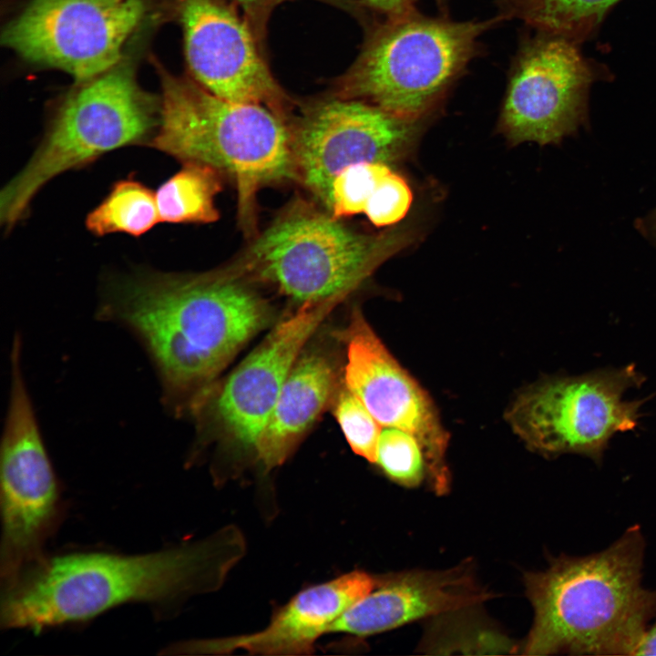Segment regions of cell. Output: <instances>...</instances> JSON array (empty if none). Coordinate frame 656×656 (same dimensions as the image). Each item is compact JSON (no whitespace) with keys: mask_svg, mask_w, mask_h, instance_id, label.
Returning a JSON list of instances; mask_svg holds the SVG:
<instances>
[{"mask_svg":"<svg viewBox=\"0 0 656 656\" xmlns=\"http://www.w3.org/2000/svg\"><path fill=\"white\" fill-rule=\"evenodd\" d=\"M418 124L360 99L317 103L290 123L295 180L328 211L331 184L342 169L400 159L413 145Z\"/></svg>","mask_w":656,"mask_h":656,"instance_id":"12","label":"cell"},{"mask_svg":"<svg viewBox=\"0 0 656 656\" xmlns=\"http://www.w3.org/2000/svg\"><path fill=\"white\" fill-rule=\"evenodd\" d=\"M635 655H656V618L648 627Z\"/></svg>","mask_w":656,"mask_h":656,"instance_id":"29","label":"cell"},{"mask_svg":"<svg viewBox=\"0 0 656 656\" xmlns=\"http://www.w3.org/2000/svg\"><path fill=\"white\" fill-rule=\"evenodd\" d=\"M412 200L406 181L391 170L374 191L364 213L374 225L389 226L405 216Z\"/></svg>","mask_w":656,"mask_h":656,"instance_id":"25","label":"cell"},{"mask_svg":"<svg viewBox=\"0 0 656 656\" xmlns=\"http://www.w3.org/2000/svg\"><path fill=\"white\" fill-rule=\"evenodd\" d=\"M160 104L120 61L80 83L60 104L42 143L0 193V223L11 230L40 189L56 176L119 147L152 138Z\"/></svg>","mask_w":656,"mask_h":656,"instance_id":"7","label":"cell"},{"mask_svg":"<svg viewBox=\"0 0 656 656\" xmlns=\"http://www.w3.org/2000/svg\"><path fill=\"white\" fill-rule=\"evenodd\" d=\"M645 539L630 527L601 551L560 554L524 575L533 622L526 655H635L656 618V589L642 585Z\"/></svg>","mask_w":656,"mask_h":656,"instance_id":"3","label":"cell"},{"mask_svg":"<svg viewBox=\"0 0 656 656\" xmlns=\"http://www.w3.org/2000/svg\"><path fill=\"white\" fill-rule=\"evenodd\" d=\"M645 377L635 365L546 376L523 388L505 418L526 446L546 458L565 454L603 460L611 437L634 429L643 400H625Z\"/></svg>","mask_w":656,"mask_h":656,"instance_id":"8","label":"cell"},{"mask_svg":"<svg viewBox=\"0 0 656 656\" xmlns=\"http://www.w3.org/2000/svg\"><path fill=\"white\" fill-rule=\"evenodd\" d=\"M334 416L352 450L374 464L382 425L345 385L337 395Z\"/></svg>","mask_w":656,"mask_h":656,"instance_id":"24","label":"cell"},{"mask_svg":"<svg viewBox=\"0 0 656 656\" xmlns=\"http://www.w3.org/2000/svg\"><path fill=\"white\" fill-rule=\"evenodd\" d=\"M393 482L405 487L428 481V466L420 441L409 432L382 426L375 463Z\"/></svg>","mask_w":656,"mask_h":656,"instance_id":"22","label":"cell"},{"mask_svg":"<svg viewBox=\"0 0 656 656\" xmlns=\"http://www.w3.org/2000/svg\"><path fill=\"white\" fill-rule=\"evenodd\" d=\"M334 372L319 350L299 355L254 450L265 471L286 461L326 407L334 391Z\"/></svg>","mask_w":656,"mask_h":656,"instance_id":"18","label":"cell"},{"mask_svg":"<svg viewBox=\"0 0 656 656\" xmlns=\"http://www.w3.org/2000/svg\"><path fill=\"white\" fill-rule=\"evenodd\" d=\"M362 5L383 15L384 19L405 15L416 10L417 0H358Z\"/></svg>","mask_w":656,"mask_h":656,"instance_id":"26","label":"cell"},{"mask_svg":"<svg viewBox=\"0 0 656 656\" xmlns=\"http://www.w3.org/2000/svg\"><path fill=\"white\" fill-rule=\"evenodd\" d=\"M225 176L217 169L184 162L156 193L160 220L170 223H210L220 218L215 197Z\"/></svg>","mask_w":656,"mask_h":656,"instance_id":"20","label":"cell"},{"mask_svg":"<svg viewBox=\"0 0 656 656\" xmlns=\"http://www.w3.org/2000/svg\"><path fill=\"white\" fill-rule=\"evenodd\" d=\"M508 18L456 21L417 10L384 19L343 77V95L420 121L446 97L480 52L479 37Z\"/></svg>","mask_w":656,"mask_h":656,"instance_id":"5","label":"cell"},{"mask_svg":"<svg viewBox=\"0 0 656 656\" xmlns=\"http://www.w3.org/2000/svg\"><path fill=\"white\" fill-rule=\"evenodd\" d=\"M1 587L47 554L64 508L22 365V343L10 350V387L0 449Z\"/></svg>","mask_w":656,"mask_h":656,"instance_id":"9","label":"cell"},{"mask_svg":"<svg viewBox=\"0 0 656 656\" xmlns=\"http://www.w3.org/2000/svg\"><path fill=\"white\" fill-rule=\"evenodd\" d=\"M188 67L195 82L231 101L262 104L286 117V97L250 26L219 0H179Z\"/></svg>","mask_w":656,"mask_h":656,"instance_id":"14","label":"cell"},{"mask_svg":"<svg viewBox=\"0 0 656 656\" xmlns=\"http://www.w3.org/2000/svg\"><path fill=\"white\" fill-rule=\"evenodd\" d=\"M404 241L357 232L302 200L288 205L232 262L231 272L268 284L300 304L345 299Z\"/></svg>","mask_w":656,"mask_h":656,"instance_id":"6","label":"cell"},{"mask_svg":"<svg viewBox=\"0 0 656 656\" xmlns=\"http://www.w3.org/2000/svg\"><path fill=\"white\" fill-rule=\"evenodd\" d=\"M147 9L146 0H32L2 41L28 62L83 83L121 61Z\"/></svg>","mask_w":656,"mask_h":656,"instance_id":"11","label":"cell"},{"mask_svg":"<svg viewBox=\"0 0 656 656\" xmlns=\"http://www.w3.org/2000/svg\"><path fill=\"white\" fill-rule=\"evenodd\" d=\"M344 299L301 304L275 325L220 387L213 415L241 450L253 452L283 384L306 342Z\"/></svg>","mask_w":656,"mask_h":656,"instance_id":"15","label":"cell"},{"mask_svg":"<svg viewBox=\"0 0 656 656\" xmlns=\"http://www.w3.org/2000/svg\"><path fill=\"white\" fill-rule=\"evenodd\" d=\"M340 336L346 349L344 385L382 426L405 430L420 441L428 483L436 494H446L451 483L449 435L428 393L393 356L358 308Z\"/></svg>","mask_w":656,"mask_h":656,"instance_id":"13","label":"cell"},{"mask_svg":"<svg viewBox=\"0 0 656 656\" xmlns=\"http://www.w3.org/2000/svg\"><path fill=\"white\" fill-rule=\"evenodd\" d=\"M159 221L156 193L129 179L114 185L107 198L87 215L86 225L97 236L124 232L138 237Z\"/></svg>","mask_w":656,"mask_h":656,"instance_id":"21","label":"cell"},{"mask_svg":"<svg viewBox=\"0 0 656 656\" xmlns=\"http://www.w3.org/2000/svg\"><path fill=\"white\" fill-rule=\"evenodd\" d=\"M636 230L656 248V207L634 222Z\"/></svg>","mask_w":656,"mask_h":656,"instance_id":"27","label":"cell"},{"mask_svg":"<svg viewBox=\"0 0 656 656\" xmlns=\"http://www.w3.org/2000/svg\"><path fill=\"white\" fill-rule=\"evenodd\" d=\"M240 5L251 16L261 17L264 12L278 3L285 0H233Z\"/></svg>","mask_w":656,"mask_h":656,"instance_id":"28","label":"cell"},{"mask_svg":"<svg viewBox=\"0 0 656 656\" xmlns=\"http://www.w3.org/2000/svg\"><path fill=\"white\" fill-rule=\"evenodd\" d=\"M378 579L354 570L309 587L291 599L269 625L251 634L179 641L164 648L162 655H216L237 650L260 655H304L313 651L317 639L349 608L369 594Z\"/></svg>","mask_w":656,"mask_h":656,"instance_id":"16","label":"cell"},{"mask_svg":"<svg viewBox=\"0 0 656 656\" xmlns=\"http://www.w3.org/2000/svg\"><path fill=\"white\" fill-rule=\"evenodd\" d=\"M157 68L162 96L150 145L228 176L237 190L239 225L249 238L255 236L261 190L295 180L287 118L262 104L219 97L159 64Z\"/></svg>","mask_w":656,"mask_h":656,"instance_id":"4","label":"cell"},{"mask_svg":"<svg viewBox=\"0 0 656 656\" xmlns=\"http://www.w3.org/2000/svg\"><path fill=\"white\" fill-rule=\"evenodd\" d=\"M620 0H507L499 5L508 19L518 17L534 30L564 36L579 45L590 39Z\"/></svg>","mask_w":656,"mask_h":656,"instance_id":"19","label":"cell"},{"mask_svg":"<svg viewBox=\"0 0 656 656\" xmlns=\"http://www.w3.org/2000/svg\"><path fill=\"white\" fill-rule=\"evenodd\" d=\"M226 267L144 272L108 284L97 314L128 330L151 360L165 408L179 413L266 327L268 302Z\"/></svg>","mask_w":656,"mask_h":656,"instance_id":"1","label":"cell"},{"mask_svg":"<svg viewBox=\"0 0 656 656\" xmlns=\"http://www.w3.org/2000/svg\"><path fill=\"white\" fill-rule=\"evenodd\" d=\"M391 170L383 162H360L344 168L332 181L328 212L335 219L364 212L374 191Z\"/></svg>","mask_w":656,"mask_h":656,"instance_id":"23","label":"cell"},{"mask_svg":"<svg viewBox=\"0 0 656 656\" xmlns=\"http://www.w3.org/2000/svg\"><path fill=\"white\" fill-rule=\"evenodd\" d=\"M437 1H438L439 5H440V8H442V9L444 10V8H445L444 6H446V5L450 0H437ZM506 1H507V0H498V3H499V5H501V4L505 3Z\"/></svg>","mask_w":656,"mask_h":656,"instance_id":"30","label":"cell"},{"mask_svg":"<svg viewBox=\"0 0 656 656\" xmlns=\"http://www.w3.org/2000/svg\"><path fill=\"white\" fill-rule=\"evenodd\" d=\"M241 550L239 534L225 529L145 554L46 555L1 589L0 627L38 632L134 602L168 617L190 596L219 587Z\"/></svg>","mask_w":656,"mask_h":656,"instance_id":"2","label":"cell"},{"mask_svg":"<svg viewBox=\"0 0 656 656\" xmlns=\"http://www.w3.org/2000/svg\"><path fill=\"white\" fill-rule=\"evenodd\" d=\"M489 597L466 563L445 570L402 572L379 579L375 588L342 614L328 632L366 637L455 612Z\"/></svg>","mask_w":656,"mask_h":656,"instance_id":"17","label":"cell"},{"mask_svg":"<svg viewBox=\"0 0 656 656\" xmlns=\"http://www.w3.org/2000/svg\"><path fill=\"white\" fill-rule=\"evenodd\" d=\"M534 31L523 37L512 60L499 124L513 143L559 144L588 128L590 87L612 75L585 56L580 45Z\"/></svg>","mask_w":656,"mask_h":656,"instance_id":"10","label":"cell"}]
</instances>
